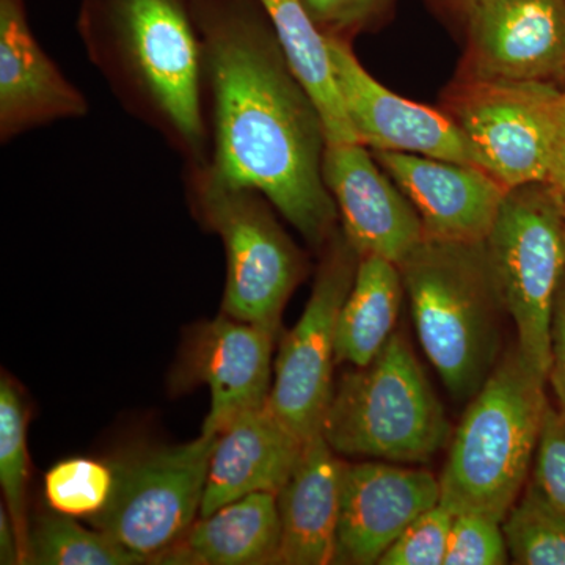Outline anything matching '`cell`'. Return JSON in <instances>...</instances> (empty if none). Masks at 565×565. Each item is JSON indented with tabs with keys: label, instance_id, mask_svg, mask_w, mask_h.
Wrapping results in <instances>:
<instances>
[{
	"label": "cell",
	"instance_id": "obj_30",
	"mask_svg": "<svg viewBox=\"0 0 565 565\" xmlns=\"http://www.w3.org/2000/svg\"><path fill=\"white\" fill-rule=\"evenodd\" d=\"M396 0H303L311 20L326 36L352 41L379 24Z\"/></svg>",
	"mask_w": 565,
	"mask_h": 565
},
{
	"label": "cell",
	"instance_id": "obj_20",
	"mask_svg": "<svg viewBox=\"0 0 565 565\" xmlns=\"http://www.w3.org/2000/svg\"><path fill=\"white\" fill-rule=\"evenodd\" d=\"M281 544L277 494L256 492L200 516L154 563L184 565L278 564Z\"/></svg>",
	"mask_w": 565,
	"mask_h": 565
},
{
	"label": "cell",
	"instance_id": "obj_25",
	"mask_svg": "<svg viewBox=\"0 0 565 565\" xmlns=\"http://www.w3.org/2000/svg\"><path fill=\"white\" fill-rule=\"evenodd\" d=\"M511 563L565 565V512L550 504L533 484L503 520Z\"/></svg>",
	"mask_w": 565,
	"mask_h": 565
},
{
	"label": "cell",
	"instance_id": "obj_18",
	"mask_svg": "<svg viewBox=\"0 0 565 565\" xmlns=\"http://www.w3.org/2000/svg\"><path fill=\"white\" fill-rule=\"evenodd\" d=\"M303 448L269 404L237 416L217 435L200 516L250 493H280Z\"/></svg>",
	"mask_w": 565,
	"mask_h": 565
},
{
	"label": "cell",
	"instance_id": "obj_3",
	"mask_svg": "<svg viewBox=\"0 0 565 565\" xmlns=\"http://www.w3.org/2000/svg\"><path fill=\"white\" fill-rule=\"evenodd\" d=\"M399 269L427 359L452 399L470 403L505 349L508 311L486 241L424 237Z\"/></svg>",
	"mask_w": 565,
	"mask_h": 565
},
{
	"label": "cell",
	"instance_id": "obj_7",
	"mask_svg": "<svg viewBox=\"0 0 565 565\" xmlns=\"http://www.w3.org/2000/svg\"><path fill=\"white\" fill-rule=\"evenodd\" d=\"M486 247L520 352L548 382L553 311L565 275L563 195L548 182L509 189Z\"/></svg>",
	"mask_w": 565,
	"mask_h": 565
},
{
	"label": "cell",
	"instance_id": "obj_4",
	"mask_svg": "<svg viewBox=\"0 0 565 565\" xmlns=\"http://www.w3.org/2000/svg\"><path fill=\"white\" fill-rule=\"evenodd\" d=\"M520 352L504 349L449 441L440 504L452 514H484L503 523L526 484L548 399Z\"/></svg>",
	"mask_w": 565,
	"mask_h": 565
},
{
	"label": "cell",
	"instance_id": "obj_10",
	"mask_svg": "<svg viewBox=\"0 0 565 565\" xmlns=\"http://www.w3.org/2000/svg\"><path fill=\"white\" fill-rule=\"evenodd\" d=\"M553 82L460 77L445 111L462 129L482 167L505 189L546 182L552 159Z\"/></svg>",
	"mask_w": 565,
	"mask_h": 565
},
{
	"label": "cell",
	"instance_id": "obj_9",
	"mask_svg": "<svg viewBox=\"0 0 565 565\" xmlns=\"http://www.w3.org/2000/svg\"><path fill=\"white\" fill-rule=\"evenodd\" d=\"M310 300L282 338L269 407L303 444L322 434L333 393L334 343L341 308L355 280L360 255L338 228L321 252Z\"/></svg>",
	"mask_w": 565,
	"mask_h": 565
},
{
	"label": "cell",
	"instance_id": "obj_16",
	"mask_svg": "<svg viewBox=\"0 0 565 565\" xmlns=\"http://www.w3.org/2000/svg\"><path fill=\"white\" fill-rule=\"evenodd\" d=\"M371 152L414 204L424 237L481 243L489 236L509 191L492 173L408 152Z\"/></svg>",
	"mask_w": 565,
	"mask_h": 565
},
{
	"label": "cell",
	"instance_id": "obj_24",
	"mask_svg": "<svg viewBox=\"0 0 565 565\" xmlns=\"http://www.w3.org/2000/svg\"><path fill=\"white\" fill-rule=\"evenodd\" d=\"M24 401L18 386L2 375L0 382V486L7 511L20 541L22 564H28V441Z\"/></svg>",
	"mask_w": 565,
	"mask_h": 565
},
{
	"label": "cell",
	"instance_id": "obj_27",
	"mask_svg": "<svg viewBox=\"0 0 565 565\" xmlns=\"http://www.w3.org/2000/svg\"><path fill=\"white\" fill-rule=\"evenodd\" d=\"M455 516L445 505H434L399 535V539L386 550L379 564H445Z\"/></svg>",
	"mask_w": 565,
	"mask_h": 565
},
{
	"label": "cell",
	"instance_id": "obj_28",
	"mask_svg": "<svg viewBox=\"0 0 565 565\" xmlns=\"http://www.w3.org/2000/svg\"><path fill=\"white\" fill-rule=\"evenodd\" d=\"M511 563L503 523L484 514H459L452 522L446 565H503Z\"/></svg>",
	"mask_w": 565,
	"mask_h": 565
},
{
	"label": "cell",
	"instance_id": "obj_5",
	"mask_svg": "<svg viewBox=\"0 0 565 565\" xmlns=\"http://www.w3.org/2000/svg\"><path fill=\"white\" fill-rule=\"evenodd\" d=\"M452 433L403 332H394L367 366L341 375L322 426L337 455L411 465L430 462Z\"/></svg>",
	"mask_w": 565,
	"mask_h": 565
},
{
	"label": "cell",
	"instance_id": "obj_31",
	"mask_svg": "<svg viewBox=\"0 0 565 565\" xmlns=\"http://www.w3.org/2000/svg\"><path fill=\"white\" fill-rule=\"evenodd\" d=\"M548 382L556 394L557 407L565 412V275L556 294L552 323V367Z\"/></svg>",
	"mask_w": 565,
	"mask_h": 565
},
{
	"label": "cell",
	"instance_id": "obj_33",
	"mask_svg": "<svg viewBox=\"0 0 565 565\" xmlns=\"http://www.w3.org/2000/svg\"><path fill=\"white\" fill-rule=\"evenodd\" d=\"M0 564H22L20 541L7 508H0Z\"/></svg>",
	"mask_w": 565,
	"mask_h": 565
},
{
	"label": "cell",
	"instance_id": "obj_6",
	"mask_svg": "<svg viewBox=\"0 0 565 565\" xmlns=\"http://www.w3.org/2000/svg\"><path fill=\"white\" fill-rule=\"evenodd\" d=\"M182 185L193 217L225 245L223 315L278 330L307 262L275 217L274 204L230 180L211 158L182 163Z\"/></svg>",
	"mask_w": 565,
	"mask_h": 565
},
{
	"label": "cell",
	"instance_id": "obj_34",
	"mask_svg": "<svg viewBox=\"0 0 565 565\" xmlns=\"http://www.w3.org/2000/svg\"><path fill=\"white\" fill-rule=\"evenodd\" d=\"M438 3L445 7L446 10L457 14L460 20H463L465 14L468 13L479 0H437Z\"/></svg>",
	"mask_w": 565,
	"mask_h": 565
},
{
	"label": "cell",
	"instance_id": "obj_19",
	"mask_svg": "<svg viewBox=\"0 0 565 565\" xmlns=\"http://www.w3.org/2000/svg\"><path fill=\"white\" fill-rule=\"evenodd\" d=\"M343 463L322 434L305 444L291 478L277 494L281 522L278 564H333Z\"/></svg>",
	"mask_w": 565,
	"mask_h": 565
},
{
	"label": "cell",
	"instance_id": "obj_14",
	"mask_svg": "<svg viewBox=\"0 0 565 565\" xmlns=\"http://www.w3.org/2000/svg\"><path fill=\"white\" fill-rule=\"evenodd\" d=\"M322 177L360 258L381 256L401 266L423 243L414 204L360 141L327 145Z\"/></svg>",
	"mask_w": 565,
	"mask_h": 565
},
{
	"label": "cell",
	"instance_id": "obj_32",
	"mask_svg": "<svg viewBox=\"0 0 565 565\" xmlns=\"http://www.w3.org/2000/svg\"><path fill=\"white\" fill-rule=\"evenodd\" d=\"M546 182L565 196V90L559 88L552 103V159Z\"/></svg>",
	"mask_w": 565,
	"mask_h": 565
},
{
	"label": "cell",
	"instance_id": "obj_26",
	"mask_svg": "<svg viewBox=\"0 0 565 565\" xmlns=\"http://www.w3.org/2000/svg\"><path fill=\"white\" fill-rule=\"evenodd\" d=\"M114 486V465L71 457L55 463L44 476V498L57 514L92 519L109 503Z\"/></svg>",
	"mask_w": 565,
	"mask_h": 565
},
{
	"label": "cell",
	"instance_id": "obj_8",
	"mask_svg": "<svg viewBox=\"0 0 565 565\" xmlns=\"http://www.w3.org/2000/svg\"><path fill=\"white\" fill-rule=\"evenodd\" d=\"M215 441L217 435L202 434L115 463L114 492L92 525L154 563L200 514Z\"/></svg>",
	"mask_w": 565,
	"mask_h": 565
},
{
	"label": "cell",
	"instance_id": "obj_11",
	"mask_svg": "<svg viewBox=\"0 0 565 565\" xmlns=\"http://www.w3.org/2000/svg\"><path fill=\"white\" fill-rule=\"evenodd\" d=\"M327 43L334 81L360 143L371 151L408 152L484 169L473 145L445 110L388 90L356 58L352 41L327 36Z\"/></svg>",
	"mask_w": 565,
	"mask_h": 565
},
{
	"label": "cell",
	"instance_id": "obj_17",
	"mask_svg": "<svg viewBox=\"0 0 565 565\" xmlns=\"http://www.w3.org/2000/svg\"><path fill=\"white\" fill-rule=\"evenodd\" d=\"M277 330L222 315L196 333L189 373L210 386L204 435H218L237 416L269 403Z\"/></svg>",
	"mask_w": 565,
	"mask_h": 565
},
{
	"label": "cell",
	"instance_id": "obj_1",
	"mask_svg": "<svg viewBox=\"0 0 565 565\" xmlns=\"http://www.w3.org/2000/svg\"><path fill=\"white\" fill-rule=\"evenodd\" d=\"M211 159L230 180L264 193L321 252L338 230L322 177L326 128L259 0H195Z\"/></svg>",
	"mask_w": 565,
	"mask_h": 565
},
{
	"label": "cell",
	"instance_id": "obj_23",
	"mask_svg": "<svg viewBox=\"0 0 565 565\" xmlns=\"http://www.w3.org/2000/svg\"><path fill=\"white\" fill-rule=\"evenodd\" d=\"M143 556L118 544L102 530H88L73 516L40 515L29 531L28 564L140 565Z\"/></svg>",
	"mask_w": 565,
	"mask_h": 565
},
{
	"label": "cell",
	"instance_id": "obj_15",
	"mask_svg": "<svg viewBox=\"0 0 565 565\" xmlns=\"http://www.w3.org/2000/svg\"><path fill=\"white\" fill-rule=\"evenodd\" d=\"M90 114V103L41 46L25 0H0V143Z\"/></svg>",
	"mask_w": 565,
	"mask_h": 565
},
{
	"label": "cell",
	"instance_id": "obj_21",
	"mask_svg": "<svg viewBox=\"0 0 565 565\" xmlns=\"http://www.w3.org/2000/svg\"><path fill=\"white\" fill-rule=\"evenodd\" d=\"M405 292L399 266L381 256H363L337 326V363L367 366L396 332Z\"/></svg>",
	"mask_w": 565,
	"mask_h": 565
},
{
	"label": "cell",
	"instance_id": "obj_12",
	"mask_svg": "<svg viewBox=\"0 0 565 565\" xmlns=\"http://www.w3.org/2000/svg\"><path fill=\"white\" fill-rule=\"evenodd\" d=\"M462 21L465 79L565 81V0H479Z\"/></svg>",
	"mask_w": 565,
	"mask_h": 565
},
{
	"label": "cell",
	"instance_id": "obj_35",
	"mask_svg": "<svg viewBox=\"0 0 565 565\" xmlns=\"http://www.w3.org/2000/svg\"><path fill=\"white\" fill-rule=\"evenodd\" d=\"M563 199H564V214H565V196H563Z\"/></svg>",
	"mask_w": 565,
	"mask_h": 565
},
{
	"label": "cell",
	"instance_id": "obj_29",
	"mask_svg": "<svg viewBox=\"0 0 565 565\" xmlns=\"http://www.w3.org/2000/svg\"><path fill=\"white\" fill-rule=\"evenodd\" d=\"M531 484L550 504L565 512V412L550 403L535 449Z\"/></svg>",
	"mask_w": 565,
	"mask_h": 565
},
{
	"label": "cell",
	"instance_id": "obj_2",
	"mask_svg": "<svg viewBox=\"0 0 565 565\" xmlns=\"http://www.w3.org/2000/svg\"><path fill=\"white\" fill-rule=\"evenodd\" d=\"M76 31L126 114L182 163L211 158L195 0H79Z\"/></svg>",
	"mask_w": 565,
	"mask_h": 565
},
{
	"label": "cell",
	"instance_id": "obj_13",
	"mask_svg": "<svg viewBox=\"0 0 565 565\" xmlns=\"http://www.w3.org/2000/svg\"><path fill=\"white\" fill-rule=\"evenodd\" d=\"M440 478L384 460L343 463L333 564H379L412 523L440 504Z\"/></svg>",
	"mask_w": 565,
	"mask_h": 565
},
{
	"label": "cell",
	"instance_id": "obj_22",
	"mask_svg": "<svg viewBox=\"0 0 565 565\" xmlns=\"http://www.w3.org/2000/svg\"><path fill=\"white\" fill-rule=\"evenodd\" d=\"M297 79L321 114L327 145L359 141L334 81L327 36L305 9L303 0H259Z\"/></svg>",
	"mask_w": 565,
	"mask_h": 565
}]
</instances>
